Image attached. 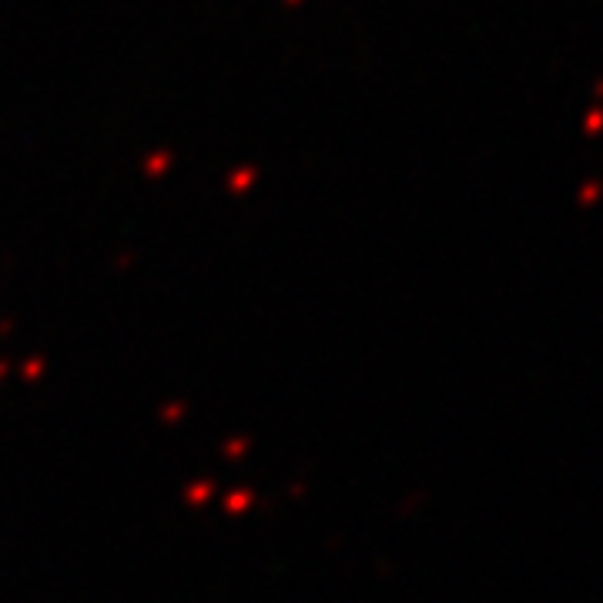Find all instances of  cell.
<instances>
[]
</instances>
